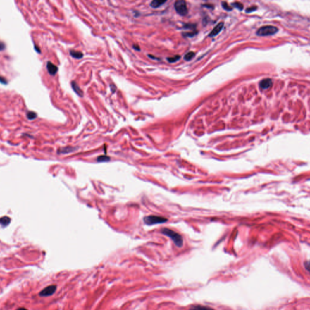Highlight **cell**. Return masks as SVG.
Instances as JSON below:
<instances>
[{
    "instance_id": "cell-1",
    "label": "cell",
    "mask_w": 310,
    "mask_h": 310,
    "mask_svg": "<svg viewBox=\"0 0 310 310\" xmlns=\"http://www.w3.org/2000/svg\"><path fill=\"white\" fill-rule=\"evenodd\" d=\"M161 232L162 234L171 238L177 247L180 248L183 246V237L176 231L167 228H163L161 229Z\"/></svg>"
},
{
    "instance_id": "cell-2",
    "label": "cell",
    "mask_w": 310,
    "mask_h": 310,
    "mask_svg": "<svg viewBox=\"0 0 310 310\" xmlns=\"http://www.w3.org/2000/svg\"><path fill=\"white\" fill-rule=\"evenodd\" d=\"M168 221V219L164 217H162L159 216H155V215H150V216H146L144 218V222L148 225H151L154 224H158V223H165Z\"/></svg>"
},
{
    "instance_id": "cell-3",
    "label": "cell",
    "mask_w": 310,
    "mask_h": 310,
    "mask_svg": "<svg viewBox=\"0 0 310 310\" xmlns=\"http://www.w3.org/2000/svg\"><path fill=\"white\" fill-rule=\"evenodd\" d=\"M278 32V29L273 25H265L261 27L256 32L259 36H270Z\"/></svg>"
},
{
    "instance_id": "cell-4",
    "label": "cell",
    "mask_w": 310,
    "mask_h": 310,
    "mask_svg": "<svg viewBox=\"0 0 310 310\" xmlns=\"http://www.w3.org/2000/svg\"><path fill=\"white\" fill-rule=\"evenodd\" d=\"M175 8L176 12L181 16H185L188 13V9L187 7V4L185 1L183 0H179L176 1L175 3Z\"/></svg>"
},
{
    "instance_id": "cell-5",
    "label": "cell",
    "mask_w": 310,
    "mask_h": 310,
    "mask_svg": "<svg viewBox=\"0 0 310 310\" xmlns=\"http://www.w3.org/2000/svg\"><path fill=\"white\" fill-rule=\"evenodd\" d=\"M56 285H49L45 288L43 289L40 292H39V296L41 297H47L51 296L55 293V292L56 290Z\"/></svg>"
},
{
    "instance_id": "cell-6",
    "label": "cell",
    "mask_w": 310,
    "mask_h": 310,
    "mask_svg": "<svg viewBox=\"0 0 310 310\" xmlns=\"http://www.w3.org/2000/svg\"><path fill=\"white\" fill-rule=\"evenodd\" d=\"M46 67H47V69L50 75H52V76L55 75L58 71V67L50 61H48L47 63Z\"/></svg>"
},
{
    "instance_id": "cell-7",
    "label": "cell",
    "mask_w": 310,
    "mask_h": 310,
    "mask_svg": "<svg viewBox=\"0 0 310 310\" xmlns=\"http://www.w3.org/2000/svg\"><path fill=\"white\" fill-rule=\"evenodd\" d=\"M223 27V23L222 22L219 23L218 24H217L216 26L214 27V29L212 30V31L210 33L209 37H213L216 36L221 32V30H222Z\"/></svg>"
},
{
    "instance_id": "cell-8",
    "label": "cell",
    "mask_w": 310,
    "mask_h": 310,
    "mask_svg": "<svg viewBox=\"0 0 310 310\" xmlns=\"http://www.w3.org/2000/svg\"><path fill=\"white\" fill-rule=\"evenodd\" d=\"M272 85V81L270 78H266L262 80L259 83L260 87L262 89H267Z\"/></svg>"
},
{
    "instance_id": "cell-9",
    "label": "cell",
    "mask_w": 310,
    "mask_h": 310,
    "mask_svg": "<svg viewBox=\"0 0 310 310\" xmlns=\"http://www.w3.org/2000/svg\"><path fill=\"white\" fill-rule=\"evenodd\" d=\"M71 84H72V87L73 90H74V92L78 96H80L81 97H82L83 95H84V93H83L82 90L79 87V85L77 84V83L76 82H75V81H72Z\"/></svg>"
},
{
    "instance_id": "cell-10",
    "label": "cell",
    "mask_w": 310,
    "mask_h": 310,
    "mask_svg": "<svg viewBox=\"0 0 310 310\" xmlns=\"http://www.w3.org/2000/svg\"><path fill=\"white\" fill-rule=\"evenodd\" d=\"M166 3V1H160V0H154L150 3V6L152 8H156L163 5L164 3Z\"/></svg>"
},
{
    "instance_id": "cell-11",
    "label": "cell",
    "mask_w": 310,
    "mask_h": 310,
    "mask_svg": "<svg viewBox=\"0 0 310 310\" xmlns=\"http://www.w3.org/2000/svg\"><path fill=\"white\" fill-rule=\"evenodd\" d=\"M70 54L73 58H76V59H81L84 56L82 53L81 52V51H76V50H71L70 51Z\"/></svg>"
},
{
    "instance_id": "cell-12",
    "label": "cell",
    "mask_w": 310,
    "mask_h": 310,
    "mask_svg": "<svg viewBox=\"0 0 310 310\" xmlns=\"http://www.w3.org/2000/svg\"><path fill=\"white\" fill-rule=\"evenodd\" d=\"M189 310H214V309L210 307H206V306L197 305L192 306Z\"/></svg>"
},
{
    "instance_id": "cell-13",
    "label": "cell",
    "mask_w": 310,
    "mask_h": 310,
    "mask_svg": "<svg viewBox=\"0 0 310 310\" xmlns=\"http://www.w3.org/2000/svg\"><path fill=\"white\" fill-rule=\"evenodd\" d=\"M11 222V219L9 218H8L7 216H5V217H3L2 218L0 219V223L3 225V226H7L8 225V224H9V223Z\"/></svg>"
},
{
    "instance_id": "cell-14",
    "label": "cell",
    "mask_w": 310,
    "mask_h": 310,
    "mask_svg": "<svg viewBox=\"0 0 310 310\" xmlns=\"http://www.w3.org/2000/svg\"><path fill=\"white\" fill-rule=\"evenodd\" d=\"M26 116H27V118L28 119L33 120V119H35L37 117V114L35 112H34V111H27Z\"/></svg>"
},
{
    "instance_id": "cell-15",
    "label": "cell",
    "mask_w": 310,
    "mask_h": 310,
    "mask_svg": "<svg viewBox=\"0 0 310 310\" xmlns=\"http://www.w3.org/2000/svg\"><path fill=\"white\" fill-rule=\"evenodd\" d=\"M194 55L195 54L193 51H190V52H188L185 54V55L184 56V59L186 60V61H190V60H191L194 56Z\"/></svg>"
},
{
    "instance_id": "cell-16",
    "label": "cell",
    "mask_w": 310,
    "mask_h": 310,
    "mask_svg": "<svg viewBox=\"0 0 310 310\" xmlns=\"http://www.w3.org/2000/svg\"><path fill=\"white\" fill-rule=\"evenodd\" d=\"M180 58V56L179 55H176L175 56H173V57H170V58H167V61L170 63H175L176 61H178V60Z\"/></svg>"
},
{
    "instance_id": "cell-17",
    "label": "cell",
    "mask_w": 310,
    "mask_h": 310,
    "mask_svg": "<svg viewBox=\"0 0 310 310\" xmlns=\"http://www.w3.org/2000/svg\"><path fill=\"white\" fill-rule=\"evenodd\" d=\"M110 157L106 156V155H102V156L98 157L97 161L98 162H107L110 161Z\"/></svg>"
},
{
    "instance_id": "cell-18",
    "label": "cell",
    "mask_w": 310,
    "mask_h": 310,
    "mask_svg": "<svg viewBox=\"0 0 310 310\" xmlns=\"http://www.w3.org/2000/svg\"><path fill=\"white\" fill-rule=\"evenodd\" d=\"M232 6H233V7H236V8H238V9L240 10V11L242 10L243 8H244L243 4H241L239 2H235V3H232Z\"/></svg>"
},
{
    "instance_id": "cell-19",
    "label": "cell",
    "mask_w": 310,
    "mask_h": 310,
    "mask_svg": "<svg viewBox=\"0 0 310 310\" xmlns=\"http://www.w3.org/2000/svg\"><path fill=\"white\" fill-rule=\"evenodd\" d=\"M222 7H223V8H224L225 10H226V11H231V9H232L231 7H230L226 2H222Z\"/></svg>"
},
{
    "instance_id": "cell-20",
    "label": "cell",
    "mask_w": 310,
    "mask_h": 310,
    "mask_svg": "<svg viewBox=\"0 0 310 310\" xmlns=\"http://www.w3.org/2000/svg\"><path fill=\"white\" fill-rule=\"evenodd\" d=\"M256 9H257V7L256 6H252V7H250L247 8L246 12H248V13H251L252 12L255 11Z\"/></svg>"
},
{
    "instance_id": "cell-21",
    "label": "cell",
    "mask_w": 310,
    "mask_h": 310,
    "mask_svg": "<svg viewBox=\"0 0 310 310\" xmlns=\"http://www.w3.org/2000/svg\"><path fill=\"white\" fill-rule=\"evenodd\" d=\"M197 33V32H196ZM195 32H192V33H184V35L185 37H193L194 35H196Z\"/></svg>"
},
{
    "instance_id": "cell-22",
    "label": "cell",
    "mask_w": 310,
    "mask_h": 310,
    "mask_svg": "<svg viewBox=\"0 0 310 310\" xmlns=\"http://www.w3.org/2000/svg\"><path fill=\"white\" fill-rule=\"evenodd\" d=\"M0 83H1L3 84H7V81L6 78H4L0 76Z\"/></svg>"
},
{
    "instance_id": "cell-23",
    "label": "cell",
    "mask_w": 310,
    "mask_h": 310,
    "mask_svg": "<svg viewBox=\"0 0 310 310\" xmlns=\"http://www.w3.org/2000/svg\"><path fill=\"white\" fill-rule=\"evenodd\" d=\"M5 48H6V45L4 44V43L0 41V51L4 50Z\"/></svg>"
},
{
    "instance_id": "cell-24",
    "label": "cell",
    "mask_w": 310,
    "mask_h": 310,
    "mask_svg": "<svg viewBox=\"0 0 310 310\" xmlns=\"http://www.w3.org/2000/svg\"><path fill=\"white\" fill-rule=\"evenodd\" d=\"M133 48L137 51H140V47L138 45H133Z\"/></svg>"
},
{
    "instance_id": "cell-25",
    "label": "cell",
    "mask_w": 310,
    "mask_h": 310,
    "mask_svg": "<svg viewBox=\"0 0 310 310\" xmlns=\"http://www.w3.org/2000/svg\"><path fill=\"white\" fill-rule=\"evenodd\" d=\"M305 268H306V270L308 271H309V268H309V263L308 261L305 263Z\"/></svg>"
},
{
    "instance_id": "cell-26",
    "label": "cell",
    "mask_w": 310,
    "mask_h": 310,
    "mask_svg": "<svg viewBox=\"0 0 310 310\" xmlns=\"http://www.w3.org/2000/svg\"><path fill=\"white\" fill-rule=\"evenodd\" d=\"M35 49L36 50V51H37V52H38V53H40V52H41L39 48L38 47H37L36 45H35Z\"/></svg>"
},
{
    "instance_id": "cell-27",
    "label": "cell",
    "mask_w": 310,
    "mask_h": 310,
    "mask_svg": "<svg viewBox=\"0 0 310 310\" xmlns=\"http://www.w3.org/2000/svg\"><path fill=\"white\" fill-rule=\"evenodd\" d=\"M148 56H149L150 58H151V59H156V60H158V59H159L158 58H155L154 56H152V55H149Z\"/></svg>"
},
{
    "instance_id": "cell-28",
    "label": "cell",
    "mask_w": 310,
    "mask_h": 310,
    "mask_svg": "<svg viewBox=\"0 0 310 310\" xmlns=\"http://www.w3.org/2000/svg\"><path fill=\"white\" fill-rule=\"evenodd\" d=\"M204 6H205L206 7H209V8H213V6H211H211H209V4H204Z\"/></svg>"
},
{
    "instance_id": "cell-29",
    "label": "cell",
    "mask_w": 310,
    "mask_h": 310,
    "mask_svg": "<svg viewBox=\"0 0 310 310\" xmlns=\"http://www.w3.org/2000/svg\"><path fill=\"white\" fill-rule=\"evenodd\" d=\"M16 310H27V309H25V308H18V309H17Z\"/></svg>"
}]
</instances>
